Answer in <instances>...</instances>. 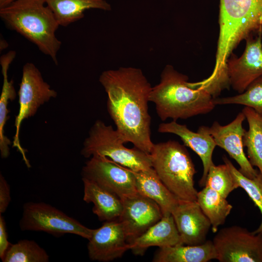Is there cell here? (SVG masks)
<instances>
[{
  "instance_id": "6da1fadb",
  "label": "cell",
  "mask_w": 262,
  "mask_h": 262,
  "mask_svg": "<svg viewBox=\"0 0 262 262\" xmlns=\"http://www.w3.org/2000/svg\"><path fill=\"white\" fill-rule=\"evenodd\" d=\"M99 82L107 95V109L127 143L150 154L151 117L148 103L152 86L141 69L121 67L102 72Z\"/></svg>"
},
{
  "instance_id": "7a4b0ae2",
  "label": "cell",
  "mask_w": 262,
  "mask_h": 262,
  "mask_svg": "<svg viewBox=\"0 0 262 262\" xmlns=\"http://www.w3.org/2000/svg\"><path fill=\"white\" fill-rule=\"evenodd\" d=\"M188 77L166 65L160 82L152 87L149 101L153 102L162 121L186 119L212 111L215 105L213 98L203 89L192 87Z\"/></svg>"
},
{
  "instance_id": "3957f363",
  "label": "cell",
  "mask_w": 262,
  "mask_h": 262,
  "mask_svg": "<svg viewBox=\"0 0 262 262\" xmlns=\"http://www.w3.org/2000/svg\"><path fill=\"white\" fill-rule=\"evenodd\" d=\"M0 17L8 28L33 43L58 64L62 43L55 33L59 25L45 0H15L0 9Z\"/></svg>"
},
{
  "instance_id": "277c9868",
  "label": "cell",
  "mask_w": 262,
  "mask_h": 262,
  "mask_svg": "<svg viewBox=\"0 0 262 262\" xmlns=\"http://www.w3.org/2000/svg\"><path fill=\"white\" fill-rule=\"evenodd\" d=\"M219 33L213 71L226 72L233 49L262 25V0H220Z\"/></svg>"
},
{
  "instance_id": "5b68a950",
  "label": "cell",
  "mask_w": 262,
  "mask_h": 262,
  "mask_svg": "<svg viewBox=\"0 0 262 262\" xmlns=\"http://www.w3.org/2000/svg\"><path fill=\"white\" fill-rule=\"evenodd\" d=\"M149 155L152 167L176 197L180 200L196 201V171L184 145L173 140L154 144Z\"/></svg>"
},
{
  "instance_id": "8992f818",
  "label": "cell",
  "mask_w": 262,
  "mask_h": 262,
  "mask_svg": "<svg viewBox=\"0 0 262 262\" xmlns=\"http://www.w3.org/2000/svg\"><path fill=\"white\" fill-rule=\"evenodd\" d=\"M126 143L116 129L98 119L91 127L81 153L86 158L95 155L107 157L134 171L152 167L149 154L135 147L127 148Z\"/></svg>"
},
{
  "instance_id": "52a82bcc",
  "label": "cell",
  "mask_w": 262,
  "mask_h": 262,
  "mask_svg": "<svg viewBox=\"0 0 262 262\" xmlns=\"http://www.w3.org/2000/svg\"><path fill=\"white\" fill-rule=\"evenodd\" d=\"M18 95L19 110L15 118L16 131L12 147L16 148L27 167L30 168L26 150L21 146L19 140L20 126L24 119L34 116L41 105L51 98H55L57 93L44 80L36 66L33 63H27L23 67Z\"/></svg>"
},
{
  "instance_id": "ba28073f",
  "label": "cell",
  "mask_w": 262,
  "mask_h": 262,
  "mask_svg": "<svg viewBox=\"0 0 262 262\" xmlns=\"http://www.w3.org/2000/svg\"><path fill=\"white\" fill-rule=\"evenodd\" d=\"M19 227L22 231H43L55 236L70 233L88 240L94 230L43 202H28L24 205Z\"/></svg>"
},
{
  "instance_id": "9c48e42d",
  "label": "cell",
  "mask_w": 262,
  "mask_h": 262,
  "mask_svg": "<svg viewBox=\"0 0 262 262\" xmlns=\"http://www.w3.org/2000/svg\"><path fill=\"white\" fill-rule=\"evenodd\" d=\"M213 242L220 262H262V234L232 226L216 232Z\"/></svg>"
},
{
  "instance_id": "30bf717a",
  "label": "cell",
  "mask_w": 262,
  "mask_h": 262,
  "mask_svg": "<svg viewBox=\"0 0 262 262\" xmlns=\"http://www.w3.org/2000/svg\"><path fill=\"white\" fill-rule=\"evenodd\" d=\"M82 170V178L88 179L121 199L137 194L133 170L109 158L91 156Z\"/></svg>"
},
{
  "instance_id": "8fae6325",
  "label": "cell",
  "mask_w": 262,
  "mask_h": 262,
  "mask_svg": "<svg viewBox=\"0 0 262 262\" xmlns=\"http://www.w3.org/2000/svg\"><path fill=\"white\" fill-rule=\"evenodd\" d=\"M245 40L246 48L242 55L231 54L227 63L229 85L239 93H243L253 81L262 75V41L257 31Z\"/></svg>"
},
{
  "instance_id": "7c38bea8",
  "label": "cell",
  "mask_w": 262,
  "mask_h": 262,
  "mask_svg": "<svg viewBox=\"0 0 262 262\" xmlns=\"http://www.w3.org/2000/svg\"><path fill=\"white\" fill-rule=\"evenodd\" d=\"M122 201L123 210L118 220L129 244L163 216L160 207L155 201L138 193Z\"/></svg>"
},
{
  "instance_id": "4fadbf2b",
  "label": "cell",
  "mask_w": 262,
  "mask_h": 262,
  "mask_svg": "<svg viewBox=\"0 0 262 262\" xmlns=\"http://www.w3.org/2000/svg\"><path fill=\"white\" fill-rule=\"evenodd\" d=\"M246 117L240 112L230 123L221 125L214 121L208 131L213 138L216 146L224 149L239 165V170L246 177L253 179L259 173L249 162L244 152L243 138L246 130L243 122Z\"/></svg>"
},
{
  "instance_id": "5bb4252c",
  "label": "cell",
  "mask_w": 262,
  "mask_h": 262,
  "mask_svg": "<svg viewBox=\"0 0 262 262\" xmlns=\"http://www.w3.org/2000/svg\"><path fill=\"white\" fill-rule=\"evenodd\" d=\"M130 249V245L118 219L105 221L94 229L88 240L87 250L92 261L107 262L121 257Z\"/></svg>"
},
{
  "instance_id": "9a60e30c",
  "label": "cell",
  "mask_w": 262,
  "mask_h": 262,
  "mask_svg": "<svg viewBox=\"0 0 262 262\" xmlns=\"http://www.w3.org/2000/svg\"><path fill=\"white\" fill-rule=\"evenodd\" d=\"M171 214L183 244L198 245L207 241L211 224L196 201L180 200Z\"/></svg>"
},
{
  "instance_id": "2e32d148",
  "label": "cell",
  "mask_w": 262,
  "mask_h": 262,
  "mask_svg": "<svg viewBox=\"0 0 262 262\" xmlns=\"http://www.w3.org/2000/svg\"><path fill=\"white\" fill-rule=\"evenodd\" d=\"M158 131L161 133H168L179 136L185 146L192 149L202 161L203 171L199 181L200 186L205 185L206 178L210 167L213 165L212 156L216 144L208 131V127H200L197 132L189 130L186 125L178 123L172 120L168 123H161Z\"/></svg>"
},
{
  "instance_id": "e0dca14e",
  "label": "cell",
  "mask_w": 262,
  "mask_h": 262,
  "mask_svg": "<svg viewBox=\"0 0 262 262\" xmlns=\"http://www.w3.org/2000/svg\"><path fill=\"white\" fill-rule=\"evenodd\" d=\"M180 244L183 243L172 214L163 216L130 244L132 252L141 256L151 246L162 248Z\"/></svg>"
},
{
  "instance_id": "ac0fdd59",
  "label": "cell",
  "mask_w": 262,
  "mask_h": 262,
  "mask_svg": "<svg viewBox=\"0 0 262 262\" xmlns=\"http://www.w3.org/2000/svg\"><path fill=\"white\" fill-rule=\"evenodd\" d=\"M133 172L137 192L155 201L163 216L171 215L180 200L162 182L154 169L150 167Z\"/></svg>"
},
{
  "instance_id": "d6986e66",
  "label": "cell",
  "mask_w": 262,
  "mask_h": 262,
  "mask_svg": "<svg viewBox=\"0 0 262 262\" xmlns=\"http://www.w3.org/2000/svg\"><path fill=\"white\" fill-rule=\"evenodd\" d=\"M82 180L83 200L93 204L92 211L98 219L101 221L118 219L123 210L122 199L88 179L82 178Z\"/></svg>"
},
{
  "instance_id": "ffe728a7",
  "label": "cell",
  "mask_w": 262,
  "mask_h": 262,
  "mask_svg": "<svg viewBox=\"0 0 262 262\" xmlns=\"http://www.w3.org/2000/svg\"><path fill=\"white\" fill-rule=\"evenodd\" d=\"M217 258L211 240L198 245H178L160 248L154 262H207Z\"/></svg>"
},
{
  "instance_id": "44dd1931",
  "label": "cell",
  "mask_w": 262,
  "mask_h": 262,
  "mask_svg": "<svg viewBox=\"0 0 262 262\" xmlns=\"http://www.w3.org/2000/svg\"><path fill=\"white\" fill-rule=\"evenodd\" d=\"M53 13L59 26L66 27L84 16L85 11L97 9L111 10V5L105 0H45Z\"/></svg>"
},
{
  "instance_id": "7402d4cb",
  "label": "cell",
  "mask_w": 262,
  "mask_h": 262,
  "mask_svg": "<svg viewBox=\"0 0 262 262\" xmlns=\"http://www.w3.org/2000/svg\"><path fill=\"white\" fill-rule=\"evenodd\" d=\"M16 52L10 50L2 55L0 58L1 73L3 76V84L0 97V152L2 158H7L10 154L9 146L12 142L4 134V127L9 118L7 108L9 100L15 99L16 94L13 80L9 81L8 78V70L10 64L14 61Z\"/></svg>"
},
{
  "instance_id": "603a6c76",
  "label": "cell",
  "mask_w": 262,
  "mask_h": 262,
  "mask_svg": "<svg viewBox=\"0 0 262 262\" xmlns=\"http://www.w3.org/2000/svg\"><path fill=\"white\" fill-rule=\"evenodd\" d=\"M196 202L211 224V229L216 233L224 224L232 209V206L218 192L207 186L197 192Z\"/></svg>"
},
{
  "instance_id": "cb8c5ba5",
  "label": "cell",
  "mask_w": 262,
  "mask_h": 262,
  "mask_svg": "<svg viewBox=\"0 0 262 262\" xmlns=\"http://www.w3.org/2000/svg\"><path fill=\"white\" fill-rule=\"evenodd\" d=\"M242 112L248 124L243 136V145L246 148L249 162L262 175V115L246 106Z\"/></svg>"
},
{
  "instance_id": "d4e9b609",
  "label": "cell",
  "mask_w": 262,
  "mask_h": 262,
  "mask_svg": "<svg viewBox=\"0 0 262 262\" xmlns=\"http://www.w3.org/2000/svg\"><path fill=\"white\" fill-rule=\"evenodd\" d=\"M47 251L33 240H21L12 244L1 260L3 262H48Z\"/></svg>"
},
{
  "instance_id": "484cf974",
  "label": "cell",
  "mask_w": 262,
  "mask_h": 262,
  "mask_svg": "<svg viewBox=\"0 0 262 262\" xmlns=\"http://www.w3.org/2000/svg\"><path fill=\"white\" fill-rule=\"evenodd\" d=\"M223 160L229 166L238 188L243 189L259 208L262 214V221L253 232L262 234V175L259 172L255 178H248L241 173L226 156H223Z\"/></svg>"
},
{
  "instance_id": "4316f807",
  "label": "cell",
  "mask_w": 262,
  "mask_h": 262,
  "mask_svg": "<svg viewBox=\"0 0 262 262\" xmlns=\"http://www.w3.org/2000/svg\"><path fill=\"white\" fill-rule=\"evenodd\" d=\"M216 105L240 104L252 108L262 115V75L253 81L239 95L213 100Z\"/></svg>"
},
{
  "instance_id": "83f0119b",
  "label": "cell",
  "mask_w": 262,
  "mask_h": 262,
  "mask_svg": "<svg viewBox=\"0 0 262 262\" xmlns=\"http://www.w3.org/2000/svg\"><path fill=\"white\" fill-rule=\"evenodd\" d=\"M204 186L211 188L226 198L231 192L238 188L229 168L225 163L218 165L214 164L210 167Z\"/></svg>"
},
{
  "instance_id": "f1b7e54d",
  "label": "cell",
  "mask_w": 262,
  "mask_h": 262,
  "mask_svg": "<svg viewBox=\"0 0 262 262\" xmlns=\"http://www.w3.org/2000/svg\"><path fill=\"white\" fill-rule=\"evenodd\" d=\"M10 186L7 180L0 175V214L4 213L11 202Z\"/></svg>"
},
{
  "instance_id": "f546056e",
  "label": "cell",
  "mask_w": 262,
  "mask_h": 262,
  "mask_svg": "<svg viewBox=\"0 0 262 262\" xmlns=\"http://www.w3.org/2000/svg\"><path fill=\"white\" fill-rule=\"evenodd\" d=\"M11 245L8 240L5 221L2 214H0V258L1 260Z\"/></svg>"
},
{
  "instance_id": "4dcf8cb0",
  "label": "cell",
  "mask_w": 262,
  "mask_h": 262,
  "mask_svg": "<svg viewBox=\"0 0 262 262\" xmlns=\"http://www.w3.org/2000/svg\"><path fill=\"white\" fill-rule=\"evenodd\" d=\"M14 0H0V9L8 5Z\"/></svg>"
},
{
  "instance_id": "1f68e13d",
  "label": "cell",
  "mask_w": 262,
  "mask_h": 262,
  "mask_svg": "<svg viewBox=\"0 0 262 262\" xmlns=\"http://www.w3.org/2000/svg\"><path fill=\"white\" fill-rule=\"evenodd\" d=\"M258 31H259V32L260 33L261 35V38H262V26L260 27V28H259V29L258 30Z\"/></svg>"
}]
</instances>
